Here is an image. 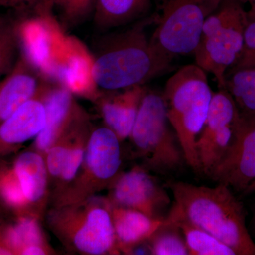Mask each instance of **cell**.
Instances as JSON below:
<instances>
[{
	"label": "cell",
	"mask_w": 255,
	"mask_h": 255,
	"mask_svg": "<svg viewBox=\"0 0 255 255\" xmlns=\"http://www.w3.org/2000/svg\"><path fill=\"white\" fill-rule=\"evenodd\" d=\"M152 25L151 14L128 28L102 37L92 55V76L97 88L116 91L145 86L168 73L172 60L152 47L146 28Z\"/></svg>",
	"instance_id": "obj_1"
},
{
	"label": "cell",
	"mask_w": 255,
	"mask_h": 255,
	"mask_svg": "<svg viewBox=\"0 0 255 255\" xmlns=\"http://www.w3.org/2000/svg\"><path fill=\"white\" fill-rule=\"evenodd\" d=\"M173 204L189 221L234 251L236 255H255V244L246 223L243 204L232 189L221 183L214 187L169 182Z\"/></svg>",
	"instance_id": "obj_2"
},
{
	"label": "cell",
	"mask_w": 255,
	"mask_h": 255,
	"mask_svg": "<svg viewBox=\"0 0 255 255\" xmlns=\"http://www.w3.org/2000/svg\"><path fill=\"white\" fill-rule=\"evenodd\" d=\"M45 221L67 251L84 255H120L107 198L48 206Z\"/></svg>",
	"instance_id": "obj_3"
},
{
	"label": "cell",
	"mask_w": 255,
	"mask_h": 255,
	"mask_svg": "<svg viewBox=\"0 0 255 255\" xmlns=\"http://www.w3.org/2000/svg\"><path fill=\"white\" fill-rule=\"evenodd\" d=\"M205 71L196 64L184 65L166 82L162 92L166 114L186 163L201 173L196 141L205 122L214 92Z\"/></svg>",
	"instance_id": "obj_4"
},
{
	"label": "cell",
	"mask_w": 255,
	"mask_h": 255,
	"mask_svg": "<svg viewBox=\"0 0 255 255\" xmlns=\"http://www.w3.org/2000/svg\"><path fill=\"white\" fill-rule=\"evenodd\" d=\"M129 138L136 157L151 172L162 175L175 173L186 163L167 119L162 92L146 89Z\"/></svg>",
	"instance_id": "obj_5"
},
{
	"label": "cell",
	"mask_w": 255,
	"mask_h": 255,
	"mask_svg": "<svg viewBox=\"0 0 255 255\" xmlns=\"http://www.w3.org/2000/svg\"><path fill=\"white\" fill-rule=\"evenodd\" d=\"M246 9L238 0H222L206 18L194 52L195 64L214 77L223 89L225 77L236 64L243 48Z\"/></svg>",
	"instance_id": "obj_6"
},
{
	"label": "cell",
	"mask_w": 255,
	"mask_h": 255,
	"mask_svg": "<svg viewBox=\"0 0 255 255\" xmlns=\"http://www.w3.org/2000/svg\"><path fill=\"white\" fill-rule=\"evenodd\" d=\"M222 0H155L151 16L155 29L150 41L156 51L172 60L194 54L206 18Z\"/></svg>",
	"instance_id": "obj_7"
},
{
	"label": "cell",
	"mask_w": 255,
	"mask_h": 255,
	"mask_svg": "<svg viewBox=\"0 0 255 255\" xmlns=\"http://www.w3.org/2000/svg\"><path fill=\"white\" fill-rule=\"evenodd\" d=\"M120 142L117 135L106 126L92 128L78 175L66 190L50 204L78 202L108 189L122 172Z\"/></svg>",
	"instance_id": "obj_8"
},
{
	"label": "cell",
	"mask_w": 255,
	"mask_h": 255,
	"mask_svg": "<svg viewBox=\"0 0 255 255\" xmlns=\"http://www.w3.org/2000/svg\"><path fill=\"white\" fill-rule=\"evenodd\" d=\"M241 116L225 89L214 92L204 127L196 141L201 173L210 177L236 141Z\"/></svg>",
	"instance_id": "obj_9"
},
{
	"label": "cell",
	"mask_w": 255,
	"mask_h": 255,
	"mask_svg": "<svg viewBox=\"0 0 255 255\" xmlns=\"http://www.w3.org/2000/svg\"><path fill=\"white\" fill-rule=\"evenodd\" d=\"M150 171L136 165L121 172L109 187L107 199L112 205L137 210L154 219L164 216L171 199Z\"/></svg>",
	"instance_id": "obj_10"
},
{
	"label": "cell",
	"mask_w": 255,
	"mask_h": 255,
	"mask_svg": "<svg viewBox=\"0 0 255 255\" xmlns=\"http://www.w3.org/2000/svg\"><path fill=\"white\" fill-rule=\"evenodd\" d=\"M41 97L46 109V122L35 138L34 150L45 156L58 139L88 114L77 103L73 92L56 82H48Z\"/></svg>",
	"instance_id": "obj_11"
},
{
	"label": "cell",
	"mask_w": 255,
	"mask_h": 255,
	"mask_svg": "<svg viewBox=\"0 0 255 255\" xmlns=\"http://www.w3.org/2000/svg\"><path fill=\"white\" fill-rule=\"evenodd\" d=\"M209 178L243 195L255 182V120L241 118L236 141Z\"/></svg>",
	"instance_id": "obj_12"
},
{
	"label": "cell",
	"mask_w": 255,
	"mask_h": 255,
	"mask_svg": "<svg viewBox=\"0 0 255 255\" xmlns=\"http://www.w3.org/2000/svg\"><path fill=\"white\" fill-rule=\"evenodd\" d=\"M49 80L24 52L0 84V124L25 102L39 95Z\"/></svg>",
	"instance_id": "obj_13"
},
{
	"label": "cell",
	"mask_w": 255,
	"mask_h": 255,
	"mask_svg": "<svg viewBox=\"0 0 255 255\" xmlns=\"http://www.w3.org/2000/svg\"><path fill=\"white\" fill-rule=\"evenodd\" d=\"M146 89L145 86H136L116 91L100 90L93 101L106 127L121 142L130 137Z\"/></svg>",
	"instance_id": "obj_14"
},
{
	"label": "cell",
	"mask_w": 255,
	"mask_h": 255,
	"mask_svg": "<svg viewBox=\"0 0 255 255\" xmlns=\"http://www.w3.org/2000/svg\"><path fill=\"white\" fill-rule=\"evenodd\" d=\"M13 169L31 211L43 219L50 200L44 156L36 150L26 151L16 158Z\"/></svg>",
	"instance_id": "obj_15"
},
{
	"label": "cell",
	"mask_w": 255,
	"mask_h": 255,
	"mask_svg": "<svg viewBox=\"0 0 255 255\" xmlns=\"http://www.w3.org/2000/svg\"><path fill=\"white\" fill-rule=\"evenodd\" d=\"M110 204L117 248L120 254L131 255L132 250L145 243L166 220V218L154 219L137 210Z\"/></svg>",
	"instance_id": "obj_16"
},
{
	"label": "cell",
	"mask_w": 255,
	"mask_h": 255,
	"mask_svg": "<svg viewBox=\"0 0 255 255\" xmlns=\"http://www.w3.org/2000/svg\"><path fill=\"white\" fill-rule=\"evenodd\" d=\"M41 93L42 92L25 102L9 118L0 124L1 145H21L33 137L36 138L43 130L46 125V113L41 100Z\"/></svg>",
	"instance_id": "obj_17"
},
{
	"label": "cell",
	"mask_w": 255,
	"mask_h": 255,
	"mask_svg": "<svg viewBox=\"0 0 255 255\" xmlns=\"http://www.w3.org/2000/svg\"><path fill=\"white\" fill-rule=\"evenodd\" d=\"M152 0H97L94 23L101 31L124 27L147 17Z\"/></svg>",
	"instance_id": "obj_18"
},
{
	"label": "cell",
	"mask_w": 255,
	"mask_h": 255,
	"mask_svg": "<svg viewBox=\"0 0 255 255\" xmlns=\"http://www.w3.org/2000/svg\"><path fill=\"white\" fill-rule=\"evenodd\" d=\"M167 217L182 231L189 255H236L227 245L189 221L174 204Z\"/></svg>",
	"instance_id": "obj_19"
},
{
	"label": "cell",
	"mask_w": 255,
	"mask_h": 255,
	"mask_svg": "<svg viewBox=\"0 0 255 255\" xmlns=\"http://www.w3.org/2000/svg\"><path fill=\"white\" fill-rule=\"evenodd\" d=\"M223 89L232 97L243 120H255V68L230 69Z\"/></svg>",
	"instance_id": "obj_20"
},
{
	"label": "cell",
	"mask_w": 255,
	"mask_h": 255,
	"mask_svg": "<svg viewBox=\"0 0 255 255\" xmlns=\"http://www.w3.org/2000/svg\"><path fill=\"white\" fill-rule=\"evenodd\" d=\"M41 219L34 215H22L14 226L6 231V246L13 253L19 255L23 248L33 246L43 247L55 254L45 237L41 226Z\"/></svg>",
	"instance_id": "obj_21"
},
{
	"label": "cell",
	"mask_w": 255,
	"mask_h": 255,
	"mask_svg": "<svg viewBox=\"0 0 255 255\" xmlns=\"http://www.w3.org/2000/svg\"><path fill=\"white\" fill-rule=\"evenodd\" d=\"M146 243L150 255H189L182 231L167 217Z\"/></svg>",
	"instance_id": "obj_22"
},
{
	"label": "cell",
	"mask_w": 255,
	"mask_h": 255,
	"mask_svg": "<svg viewBox=\"0 0 255 255\" xmlns=\"http://www.w3.org/2000/svg\"><path fill=\"white\" fill-rule=\"evenodd\" d=\"M18 38V25L0 18V77L9 73L16 63Z\"/></svg>",
	"instance_id": "obj_23"
},
{
	"label": "cell",
	"mask_w": 255,
	"mask_h": 255,
	"mask_svg": "<svg viewBox=\"0 0 255 255\" xmlns=\"http://www.w3.org/2000/svg\"><path fill=\"white\" fill-rule=\"evenodd\" d=\"M97 0H53V9L59 11L66 26L80 24L94 15Z\"/></svg>",
	"instance_id": "obj_24"
},
{
	"label": "cell",
	"mask_w": 255,
	"mask_h": 255,
	"mask_svg": "<svg viewBox=\"0 0 255 255\" xmlns=\"http://www.w3.org/2000/svg\"><path fill=\"white\" fill-rule=\"evenodd\" d=\"M0 196L10 207L22 211L24 215L36 216L28 205L21 184L13 168L11 172H7L0 178Z\"/></svg>",
	"instance_id": "obj_25"
},
{
	"label": "cell",
	"mask_w": 255,
	"mask_h": 255,
	"mask_svg": "<svg viewBox=\"0 0 255 255\" xmlns=\"http://www.w3.org/2000/svg\"><path fill=\"white\" fill-rule=\"evenodd\" d=\"M0 6L32 18H53V6L49 0H0Z\"/></svg>",
	"instance_id": "obj_26"
},
{
	"label": "cell",
	"mask_w": 255,
	"mask_h": 255,
	"mask_svg": "<svg viewBox=\"0 0 255 255\" xmlns=\"http://www.w3.org/2000/svg\"><path fill=\"white\" fill-rule=\"evenodd\" d=\"M231 68H255V16L248 15L241 55Z\"/></svg>",
	"instance_id": "obj_27"
},
{
	"label": "cell",
	"mask_w": 255,
	"mask_h": 255,
	"mask_svg": "<svg viewBox=\"0 0 255 255\" xmlns=\"http://www.w3.org/2000/svg\"><path fill=\"white\" fill-rule=\"evenodd\" d=\"M243 6H248L247 14L248 16H255V0H238Z\"/></svg>",
	"instance_id": "obj_28"
},
{
	"label": "cell",
	"mask_w": 255,
	"mask_h": 255,
	"mask_svg": "<svg viewBox=\"0 0 255 255\" xmlns=\"http://www.w3.org/2000/svg\"><path fill=\"white\" fill-rule=\"evenodd\" d=\"M14 253L8 247L0 246V255H13Z\"/></svg>",
	"instance_id": "obj_29"
},
{
	"label": "cell",
	"mask_w": 255,
	"mask_h": 255,
	"mask_svg": "<svg viewBox=\"0 0 255 255\" xmlns=\"http://www.w3.org/2000/svg\"><path fill=\"white\" fill-rule=\"evenodd\" d=\"M253 193H255V182L248 187V189H247L243 195L246 196L248 195V194H253Z\"/></svg>",
	"instance_id": "obj_30"
},
{
	"label": "cell",
	"mask_w": 255,
	"mask_h": 255,
	"mask_svg": "<svg viewBox=\"0 0 255 255\" xmlns=\"http://www.w3.org/2000/svg\"><path fill=\"white\" fill-rule=\"evenodd\" d=\"M251 226L252 231H253V233L254 234L255 237V210L254 213H253V219H252L251 221Z\"/></svg>",
	"instance_id": "obj_31"
},
{
	"label": "cell",
	"mask_w": 255,
	"mask_h": 255,
	"mask_svg": "<svg viewBox=\"0 0 255 255\" xmlns=\"http://www.w3.org/2000/svg\"><path fill=\"white\" fill-rule=\"evenodd\" d=\"M49 1L52 3V4H53V0H49Z\"/></svg>",
	"instance_id": "obj_32"
}]
</instances>
